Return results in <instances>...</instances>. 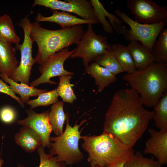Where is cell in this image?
<instances>
[{
    "mask_svg": "<svg viewBox=\"0 0 167 167\" xmlns=\"http://www.w3.org/2000/svg\"><path fill=\"white\" fill-rule=\"evenodd\" d=\"M154 115V110L143 107L135 90L131 88L118 90L105 113L103 132L133 148L142 137Z\"/></svg>",
    "mask_w": 167,
    "mask_h": 167,
    "instance_id": "obj_1",
    "label": "cell"
},
{
    "mask_svg": "<svg viewBox=\"0 0 167 167\" xmlns=\"http://www.w3.org/2000/svg\"><path fill=\"white\" fill-rule=\"evenodd\" d=\"M122 79L140 95L143 105L153 107L167 91V65L155 62L143 70L124 75Z\"/></svg>",
    "mask_w": 167,
    "mask_h": 167,
    "instance_id": "obj_2",
    "label": "cell"
},
{
    "mask_svg": "<svg viewBox=\"0 0 167 167\" xmlns=\"http://www.w3.org/2000/svg\"><path fill=\"white\" fill-rule=\"evenodd\" d=\"M84 32L81 25L50 30L43 28L37 22L31 23L30 37L38 47L35 63L40 65L53 54L77 44Z\"/></svg>",
    "mask_w": 167,
    "mask_h": 167,
    "instance_id": "obj_3",
    "label": "cell"
},
{
    "mask_svg": "<svg viewBox=\"0 0 167 167\" xmlns=\"http://www.w3.org/2000/svg\"><path fill=\"white\" fill-rule=\"evenodd\" d=\"M83 148L88 153L90 165L106 167L118 161L127 160L134 153L132 147L121 143L111 135L105 132L98 136H81Z\"/></svg>",
    "mask_w": 167,
    "mask_h": 167,
    "instance_id": "obj_4",
    "label": "cell"
},
{
    "mask_svg": "<svg viewBox=\"0 0 167 167\" xmlns=\"http://www.w3.org/2000/svg\"><path fill=\"white\" fill-rule=\"evenodd\" d=\"M66 125L65 131L59 136L50 138L51 143L49 154L55 156L57 160L64 162L66 165L72 166L84 158L83 154L79 147V139L81 138L79 128L84 121L79 124L73 127L69 124V116L66 114Z\"/></svg>",
    "mask_w": 167,
    "mask_h": 167,
    "instance_id": "obj_5",
    "label": "cell"
},
{
    "mask_svg": "<svg viewBox=\"0 0 167 167\" xmlns=\"http://www.w3.org/2000/svg\"><path fill=\"white\" fill-rule=\"evenodd\" d=\"M77 45L70 57L82 58L84 67L89 65L96 57L112 49L111 45L107 41V36L96 34L91 24H88L87 30Z\"/></svg>",
    "mask_w": 167,
    "mask_h": 167,
    "instance_id": "obj_6",
    "label": "cell"
},
{
    "mask_svg": "<svg viewBox=\"0 0 167 167\" xmlns=\"http://www.w3.org/2000/svg\"><path fill=\"white\" fill-rule=\"evenodd\" d=\"M115 12L130 27V29H126L122 34L126 39L130 41L139 42L152 52L154 43L166 23L161 22L152 24H142L132 20L119 8L117 9Z\"/></svg>",
    "mask_w": 167,
    "mask_h": 167,
    "instance_id": "obj_7",
    "label": "cell"
},
{
    "mask_svg": "<svg viewBox=\"0 0 167 167\" xmlns=\"http://www.w3.org/2000/svg\"><path fill=\"white\" fill-rule=\"evenodd\" d=\"M31 23L27 16L21 19L18 25L23 29L24 39L21 44L15 45L16 49L20 50V62L14 71L9 78L16 82L29 85L31 71L35 63L32 57V49L33 41L30 37Z\"/></svg>",
    "mask_w": 167,
    "mask_h": 167,
    "instance_id": "obj_8",
    "label": "cell"
},
{
    "mask_svg": "<svg viewBox=\"0 0 167 167\" xmlns=\"http://www.w3.org/2000/svg\"><path fill=\"white\" fill-rule=\"evenodd\" d=\"M75 49L69 51L67 48L50 56L42 64L40 65L39 70L41 76L32 81L30 86L34 87L44 83L50 84H57L50 80L52 77L63 75H72L74 73L66 70L64 67V62L74 53Z\"/></svg>",
    "mask_w": 167,
    "mask_h": 167,
    "instance_id": "obj_9",
    "label": "cell"
},
{
    "mask_svg": "<svg viewBox=\"0 0 167 167\" xmlns=\"http://www.w3.org/2000/svg\"><path fill=\"white\" fill-rule=\"evenodd\" d=\"M127 8L136 21L152 24L167 22V10L152 0H128Z\"/></svg>",
    "mask_w": 167,
    "mask_h": 167,
    "instance_id": "obj_10",
    "label": "cell"
},
{
    "mask_svg": "<svg viewBox=\"0 0 167 167\" xmlns=\"http://www.w3.org/2000/svg\"><path fill=\"white\" fill-rule=\"evenodd\" d=\"M41 6L49 8L51 10H60L68 13H72L81 18L90 20L98 23L90 1L87 0H35L33 7Z\"/></svg>",
    "mask_w": 167,
    "mask_h": 167,
    "instance_id": "obj_11",
    "label": "cell"
},
{
    "mask_svg": "<svg viewBox=\"0 0 167 167\" xmlns=\"http://www.w3.org/2000/svg\"><path fill=\"white\" fill-rule=\"evenodd\" d=\"M49 110L41 113H37L30 109L26 110L28 117L19 120L17 123L23 126L29 128L35 132L42 140L41 146L50 148L51 143L50 136L52 128L48 118Z\"/></svg>",
    "mask_w": 167,
    "mask_h": 167,
    "instance_id": "obj_12",
    "label": "cell"
},
{
    "mask_svg": "<svg viewBox=\"0 0 167 167\" xmlns=\"http://www.w3.org/2000/svg\"><path fill=\"white\" fill-rule=\"evenodd\" d=\"M150 137L146 142L143 152L153 155L161 165L167 164V130L148 128Z\"/></svg>",
    "mask_w": 167,
    "mask_h": 167,
    "instance_id": "obj_13",
    "label": "cell"
},
{
    "mask_svg": "<svg viewBox=\"0 0 167 167\" xmlns=\"http://www.w3.org/2000/svg\"><path fill=\"white\" fill-rule=\"evenodd\" d=\"M51 10L53 14L49 16L45 17L40 13H38L35 18L36 21L55 23L60 25L62 28L71 27L82 24H92L98 23L92 20L78 18L68 12Z\"/></svg>",
    "mask_w": 167,
    "mask_h": 167,
    "instance_id": "obj_14",
    "label": "cell"
},
{
    "mask_svg": "<svg viewBox=\"0 0 167 167\" xmlns=\"http://www.w3.org/2000/svg\"><path fill=\"white\" fill-rule=\"evenodd\" d=\"M12 44L0 38V74L9 78L19 64L16 49Z\"/></svg>",
    "mask_w": 167,
    "mask_h": 167,
    "instance_id": "obj_15",
    "label": "cell"
},
{
    "mask_svg": "<svg viewBox=\"0 0 167 167\" xmlns=\"http://www.w3.org/2000/svg\"><path fill=\"white\" fill-rule=\"evenodd\" d=\"M126 47L132 56L137 70H143L156 62L152 52L140 42L131 41Z\"/></svg>",
    "mask_w": 167,
    "mask_h": 167,
    "instance_id": "obj_16",
    "label": "cell"
},
{
    "mask_svg": "<svg viewBox=\"0 0 167 167\" xmlns=\"http://www.w3.org/2000/svg\"><path fill=\"white\" fill-rule=\"evenodd\" d=\"M86 73L94 78L97 85V92H101L106 87L116 81L117 78L109 70L93 62L85 67Z\"/></svg>",
    "mask_w": 167,
    "mask_h": 167,
    "instance_id": "obj_17",
    "label": "cell"
},
{
    "mask_svg": "<svg viewBox=\"0 0 167 167\" xmlns=\"http://www.w3.org/2000/svg\"><path fill=\"white\" fill-rule=\"evenodd\" d=\"M16 143L28 152L34 151L41 145L42 140L38 135L31 129L23 126L15 136Z\"/></svg>",
    "mask_w": 167,
    "mask_h": 167,
    "instance_id": "obj_18",
    "label": "cell"
},
{
    "mask_svg": "<svg viewBox=\"0 0 167 167\" xmlns=\"http://www.w3.org/2000/svg\"><path fill=\"white\" fill-rule=\"evenodd\" d=\"M0 77L4 81L9 84L10 88L15 94L19 95L20 99L24 104L30 100V97L38 96L49 91L46 89H39L24 84L16 82L3 74H0Z\"/></svg>",
    "mask_w": 167,
    "mask_h": 167,
    "instance_id": "obj_19",
    "label": "cell"
},
{
    "mask_svg": "<svg viewBox=\"0 0 167 167\" xmlns=\"http://www.w3.org/2000/svg\"><path fill=\"white\" fill-rule=\"evenodd\" d=\"M111 46L112 50L124 72L131 74L137 70L126 46L121 43L114 44Z\"/></svg>",
    "mask_w": 167,
    "mask_h": 167,
    "instance_id": "obj_20",
    "label": "cell"
},
{
    "mask_svg": "<svg viewBox=\"0 0 167 167\" xmlns=\"http://www.w3.org/2000/svg\"><path fill=\"white\" fill-rule=\"evenodd\" d=\"M63 102L57 101L51 106L48 114L52 131L57 136L63 132V126L66 119V114L63 110Z\"/></svg>",
    "mask_w": 167,
    "mask_h": 167,
    "instance_id": "obj_21",
    "label": "cell"
},
{
    "mask_svg": "<svg viewBox=\"0 0 167 167\" xmlns=\"http://www.w3.org/2000/svg\"><path fill=\"white\" fill-rule=\"evenodd\" d=\"M154 115L153 119L155 125L160 131L167 130V92L164 93L153 107Z\"/></svg>",
    "mask_w": 167,
    "mask_h": 167,
    "instance_id": "obj_22",
    "label": "cell"
},
{
    "mask_svg": "<svg viewBox=\"0 0 167 167\" xmlns=\"http://www.w3.org/2000/svg\"><path fill=\"white\" fill-rule=\"evenodd\" d=\"M0 38L15 45L19 44L20 38L15 31L10 17L7 14L0 16Z\"/></svg>",
    "mask_w": 167,
    "mask_h": 167,
    "instance_id": "obj_23",
    "label": "cell"
},
{
    "mask_svg": "<svg viewBox=\"0 0 167 167\" xmlns=\"http://www.w3.org/2000/svg\"><path fill=\"white\" fill-rule=\"evenodd\" d=\"M93 61L115 76L124 72L112 49L96 57Z\"/></svg>",
    "mask_w": 167,
    "mask_h": 167,
    "instance_id": "obj_24",
    "label": "cell"
},
{
    "mask_svg": "<svg viewBox=\"0 0 167 167\" xmlns=\"http://www.w3.org/2000/svg\"><path fill=\"white\" fill-rule=\"evenodd\" d=\"M152 52L156 62L167 65V28H163L159 35V39L154 43Z\"/></svg>",
    "mask_w": 167,
    "mask_h": 167,
    "instance_id": "obj_25",
    "label": "cell"
},
{
    "mask_svg": "<svg viewBox=\"0 0 167 167\" xmlns=\"http://www.w3.org/2000/svg\"><path fill=\"white\" fill-rule=\"evenodd\" d=\"M71 75H63L59 76V85L56 88L58 96L62 98L63 102L72 103L76 99L70 83Z\"/></svg>",
    "mask_w": 167,
    "mask_h": 167,
    "instance_id": "obj_26",
    "label": "cell"
},
{
    "mask_svg": "<svg viewBox=\"0 0 167 167\" xmlns=\"http://www.w3.org/2000/svg\"><path fill=\"white\" fill-rule=\"evenodd\" d=\"M124 167H163L154 157L143 156L140 151H137L125 162Z\"/></svg>",
    "mask_w": 167,
    "mask_h": 167,
    "instance_id": "obj_27",
    "label": "cell"
},
{
    "mask_svg": "<svg viewBox=\"0 0 167 167\" xmlns=\"http://www.w3.org/2000/svg\"><path fill=\"white\" fill-rule=\"evenodd\" d=\"M58 96L55 88L41 94L36 99L30 100L26 104L30 106L31 109L38 106H47L58 101Z\"/></svg>",
    "mask_w": 167,
    "mask_h": 167,
    "instance_id": "obj_28",
    "label": "cell"
},
{
    "mask_svg": "<svg viewBox=\"0 0 167 167\" xmlns=\"http://www.w3.org/2000/svg\"><path fill=\"white\" fill-rule=\"evenodd\" d=\"M40 160V162L38 167H66V165L62 161L57 160L55 156L50 154L45 153L44 147L39 146L37 148ZM17 167H25L21 165H19Z\"/></svg>",
    "mask_w": 167,
    "mask_h": 167,
    "instance_id": "obj_29",
    "label": "cell"
},
{
    "mask_svg": "<svg viewBox=\"0 0 167 167\" xmlns=\"http://www.w3.org/2000/svg\"><path fill=\"white\" fill-rule=\"evenodd\" d=\"M90 2L98 23L101 24L105 32L113 33V27L106 19L104 13L105 9L103 4L98 0H91Z\"/></svg>",
    "mask_w": 167,
    "mask_h": 167,
    "instance_id": "obj_30",
    "label": "cell"
},
{
    "mask_svg": "<svg viewBox=\"0 0 167 167\" xmlns=\"http://www.w3.org/2000/svg\"><path fill=\"white\" fill-rule=\"evenodd\" d=\"M16 117L15 111L10 106H4L0 110V119L4 123L9 124L13 122Z\"/></svg>",
    "mask_w": 167,
    "mask_h": 167,
    "instance_id": "obj_31",
    "label": "cell"
},
{
    "mask_svg": "<svg viewBox=\"0 0 167 167\" xmlns=\"http://www.w3.org/2000/svg\"><path fill=\"white\" fill-rule=\"evenodd\" d=\"M0 92L9 96L15 99L20 106L24 108L25 105L21 101L20 98L17 96L10 88L9 86L6 84L0 77Z\"/></svg>",
    "mask_w": 167,
    "mask_h": 167,
    "instance_id": "obj_32",
    "label": "cell"
},
{
    "mask_svg": "<svg viewBox=\"0 0 167 167\" xmlns=\"http://www.w3.org/2000/svg\"><path fill=\"white\" fill-rule=\"evenodd\" d=\"M127 160L118 161L109 165L106 167H124V164Z\"/></svg>",
    "mask_w": 167,
    "mask_h": 167,
    "instance_id": "obj_33",
    "label": "cell"
},
{
    "mask_svg": "<svg viewBox=\"0 0 167 167\" xmlns=\"http://www.w3.org/2000/svg\"><path fill=\"white\" fill-rule=\"evenodd\" d=\"M4 161L1 158H0V167H2V165Z\"/></svg>",
    "mask_w": 167,
    "mask_h": 167,
    "instance_id": "obj_34",
    "label": "cell"
},
{
    "mask_svg": "<svg viewBox=\"0 0 167 167\" xmlns=\"http://www.w3.org/2000/svg\"><path fill=\"white\" fill-rule=\"evenodd\" d=\"M90 167H102L98 165H90Z\"/></svg>",
    "mask_w": 167,
    "mask_h": 167,
    "instance_id": "obj_35",
    "label": "cell"
}]
</instances>
